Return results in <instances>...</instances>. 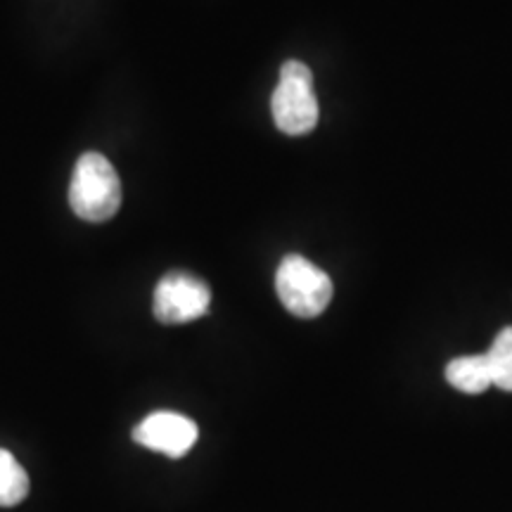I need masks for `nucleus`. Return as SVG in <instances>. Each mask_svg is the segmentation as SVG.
Listing matches in <instances>:
<instances>
[{
	"mask_svg": "<svg viewBox=\"0 0 512 512\" xmlns=\"http://www.w3.org/2000/svg\"><path fill=\"white\" fill-rule=\"evenodd\" d=\"M69 207L79 219L102 223L121 207V181L110 159L100 152H86L74 166L69 185Z\"/></svg>",
	"mask_w": 512,
	"mask_h": 512,
	"instance_id": "obj_1",
	"label": "nucleus"
},
{
	"mask_svg": "<svg viewBox=\"0 0 512 512\" xmlns=\"http://www.w3.org/2000/svg\"><path fill=\"white\" fill-rule=\"evenodd\" d=\"M273 121L287 136H306L318 124V100L313 74L304 62L290 60L280 67V83L271 100Z\"/></svg>",
	"mask_w": 512,
	"mask_h": 512,
	"instance_id": "obj_2",
	"label": "nucleus"
},
{
	"mask_svg": "<svg viewBox=\"0 0 512 512\" xmlns=\"http://www.w3.org/2000/svg\"><path fill=\"white\" fill-rule=\"evenodd\" d=\"M275 290L280 302L292 316L316 318L328 309L332 299V280L325 271L299 254H290L280 261L275 273Z\"/></svg>",
	"mask_w": 512,
	"mask_h": 512,
	"instance_id": "obj_3",
	"label": "nucleus"
},
{
	"mask_svg": "<svg viewBox=\"0 0 512 512\" xmlns=\"http://www.w3.org/2000/svg\"><path fill=\"white\" fill-rule=\"evenodd\" d=\"M211 290L202 278L192 273L171 271L155 287L152 311L164 325H181L202 318L209 311Z\"/></svg>",
	"mask_w": 512,
	"mask_h": 512,
	"instance_id": "obj_4",
	"label": "nucleus"
},
{
	"mask_svg": "<svg viewBox=\"0 0 512 512\" xmlns=\"http://www.w3.org/2000/svg\"><path fill=\"white\" fill-rule=\"evenodd\" d=\"M197 434L200 430H197L195 420L174 411H157L136 425L133 441L169 458H181L195 446Z\"/></svg>",
	"mask_w": 512,
	"mask_h": 512,
	"instance_id": "obj_5",
	"label": "nucleus"
},
{
	"mask_svg": "<svg viewBox=\"0 0 512 512\" xmlns=\"http://www.w3.org/2000/svg\"><path fill=\"white\" fill-rule=\"evenodd\" d=\"M446 380L463 394H482L494 384L486 354L453 358L446 366Z\"/></svg>",
	"mask_w": 512,
	"mask_h": 512,
	"instance_id": "obj_6",
	"label": "nucleus"
},
{
	"mask_svg": "<svg viewBox=\"0 0 512 512\" xmlns=\"http://www.w3.org/2000/svg\"><path fill=\"white\" fill-rule=\"evenodd\" d=\"M29 494V477L10 451L0 448V508H15Z\"/></svg>",
	"mask_w": 512,
	"mask_h": 512,
	"instance_id": "obj_7",
	"label": "nucleus"
},
{
	"mask_svg": "<svg viewBox=\"0 0 512 512\" xmlns=\"http://www.w3.org/2000/svg\"><path fill=\"white\" fill-rule=\"evenodd\" d=\"M486 358H489L496 387L503 392H512V328L498 332L491 349L486 351Z\"/></svg>",
	"mask_w": 512,
	"mask_h": 512,
	"instance_id": "obj_8",
	"label": "nucleus"
}]
</instances>
